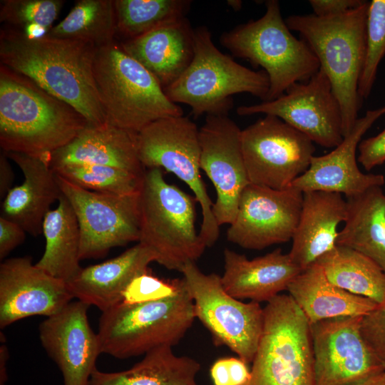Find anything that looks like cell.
<instances>
[{"instance_id": "5b68a950", "label": "cell", "mask_w": 385, "mask_h": 385, "mask_svg": "<svg viewBox=\"0 0 385 385\" xmlns=\"http://www.w3.org/2000/svg\"><path fill=\"white\" fill-rule=\"evenodd\" d=\"M93 73L106 123L138 133L165 118L183 115L155 76L114 42L98 48Z\"/></svg>"}, {"instance_id": "277c9868", "label": "cell", "mask_w": 385, "mask_h": 385, "mask_svg": "<svg viewBox=\"0 0 385 385\" xmlns=\"http://www.w3.org/2000/svg\"><path fill=\"white\" fill-rule=\"evenodd\" d=\"M195 197L168 183L161 168L145 169L139 190V240L155 262L180 272L207 247L195 228Z\"/></svg>"}, {"instance_id": "484cf974", "label": "cell", "mask_w": 385, "mask_h": 385, "mask_svg": "<svg viewBox=\"0 0 385 385\" xmlns=\"http://www.w3.org/2000/svg\"><path fill=\"white\" fill-rule=\"evenodd\" d=\"M347 215L341 193L321 190L303 192L299 222L289 255L302 270L337 245L340 222Z\"/></svg>"}, {"instance_id": "e575fe53", "label": "cell", "mask_w": 385, "mask_h": 385, "mask_svg": "<svg viewBox=\"0 0 385 385\" xmlns=\"http://www.w3.org/2000/svg\"><path fill=\"white\" fill-rule=\"evenodd\" d=\"M385 56V0L369 1L366 20V52L359 81L358 93L361 100L371 93L379 65Z\"/></svg>"}, {"instance_id": "7bdbcfd3", "label": "cell", "mask_w": 385, "mask_h": 385, "mask_svg": "<svg viewBox=\"0 0 385 385\" xmlns=\"http://www.w3.org/2000/svg\"><path fill=\"white\" fill-rule=\"evenodd\" d=\"M14 174L9 158L3 152L0 155V197L4 199L12 186Z\"/></svg>"}, {"instance_id": "8992f818", "label": "cell", "mask_w": 385, "mask_h": 385, "mask_svg": "<svg viewBox=\"0 0 385 385\" xmlns=\"http://www.w3.org/2000/svg\"><path fill=\"white\" fill-rule=\"evenodd\" d=\"M265 6L261 18L224 32L220 42L235 56L264 68L270 80L265 101H270L292 84L307 81L320 64L306 41L290 31L282 17L279 1L268 0Z\"/></svg>"}, {"instance_id": "f35d334b", "label": "cell", "mask_w": 385, "mask_h": 385, "mask_svg": "<svg viewBox=\"0 0 385 385\" xmlns=\"http://www.w3.org/2000/svg\"><path fill=\"white\" fill-rule=\"evenodd\" d=\"M247 364L239 357L216 360L210 369L213 385H247L251 377Z\"/></svg>"}, {"instance_id": "30bf717a", "label": "cell", "mask_w": 385, "mask_h": 385, "mask_svg": "<svg viewBox=\"0 0 385 385\" xmlns=\"http://www.w3.org/2000/svg\"><path fill=\"white\" fill-rule=\"evenodd\" d=\"M136 143L138 158L145 169L161 168L173 173L194 193L202 217L199 235L207 247H212L219 237L220 227L201 177L196 124L183 115L161 118L138 132Z\"/></svg>"}, {"instance_id": "d6986e66", "label": "cell", "mask_w": 385, "mask_h": 385, "mask_svg": "<svg viewBox=\"0 0 385 385\" xmlns=\"http://www.w3.org/2000/svg\"><path fill=\"white\" fill-rule=\"evenodd\" d=\"M89 307L71 301L38 327L41 343L60 369L63 385H88L101 354L97 333L88 322Z\"/></svg>"}, {"instance_id": "8fae6325", "label": "cell", "mask_w": 385, "mask_h": 385, "mask_svg": "<svg viewBox=\"0 0 385 385\" xmlns=\"http://www.w3.org/2000/svg\"><path fill=\"white\" fill-rule=\"evenodd\" d=\"M193 301L195 318L207 329L216 346H226L247 364L255 356L264 326L260 303L243 302L224 289L221 277L205 274L195 262L180 270Z\"/></svg>"}, {"instance_id": "b9f144b4", "label": "cell", "mask_w": 385, "mask_h": 385, "mask_svg": "<svg viewBox=\"0 0 385 385\" xmlns=\"http://www.w3.org/2000/svg\"><path fill=\"white\" fill-rule=\"evenodd\" d=\"M363 0H310L314 14L317 16H333L354 9L364 3Z\"/></svg>"}, {"instance_id": "ab89813d", "label": "cell", "mask_w": 385, "mask_h": 385, "mask_svg": "<svg viewBox=\"0 0 385 385\" xmlns=\"http://www.w3.org/2000/svg\"><path fill=\"white\" fill-rule=\"evenodd\" d=\"M358 162L366 170L385 163V128L378 135L361 140Z\"/></svg>"}, {"instance_id": "52a82bcc", "label": "cell", "mask_w": 385, "mask_h": 385, "mask_svg": "<svg viewBox=\"0 0 385 385\" xmlns=\"http://www.w3.org/2000/svg\"><path fill=\"white\" fill-rule=\"evenodd\" d=\"M195 319L194 303L183 279L171 297L138 304L120 302L103 312L97 332L101 354L125 359L161 346H173Z\"/></svg>"}, {"instance_id": "bcb514c9", "label": "cell", "mask_w": 385, "mask_h": 385, "mask_svg": "<svg viewBox=\"0 0 385 385\" xmlns=\"http://www.w3.org/2000/svg\"><path fill=\"white\" fill-rule=\"evenodd\" d=\"M227 4L236 11L240 9L242 6L241 1H227Z\"/></svg>"}, {"instance_id": "44dd1931", "label": "cell", "mask_w": 385, "mask_h": 385, "mask_svg": "<svg viewBox=\"0 0 385 385\" xmlns=\"http://www.w3.org/2000/svg\"><path fill=\"white\" fill-rule=\"evenodd\" d=\"M24 175L21 184L14 186L3 199L1 217L21 226L34 237L42 233L43 222L53 203L63 195L49 158L21 153L4 152Z\"/></svg>"}, {"instance_id": "6da1fadb", "label": "cell", "mask_w": 385, "mask_h": 385, "mask_svg": "<svg viewBox=\"0 0 385 385\" xmlns=\"http://www.w3.org/2000/svg\"><path fill=\"white\" fill-rule=\"evenodd\" d=\"M97 48L47 34L31 37L8 26L0 31L1 64L68 103L93 125L106 123L93 65Z\"/></svg>"}, {"instance_id": "4fadbf2b", "label": "cell", "mask_w": 385, "mask_h": 385, "mask_svg": "<svg viewBox=\"0 0 385 385\" xmlns=\"http://www.w3.org/2000/svg\"><path fill=\"white\" fill-rule=\"evenodd\" d=\"M56 178L78 222L81 260L102 257L113 247L138 242L139 192H94Z\"/></svg>"}, {"instance_id": "7a4b0ae2", "label": "cell", "mask_w": 385, "mask_h": 385, "mask_svg": "<svg viewBox=\"0 0 385 385\" xmlns=\"http://www.w3.org/2000/svg\"><path fill=\"white\" fill-rule=\"evenodd\" d=\"M88 124L68 103L1 64L0 146L3 152L49 158Z\"/></svg>"}, {"instance_id": "cb8c5ba5", "label": "cell", "mask_w": 385, "mask_h": 385, "mask_svg": "<svg viewBox=\"0 0 385 385\" xmlns=\"http://www.w3.org/2000/svg\"><path fill=\"white\" fill-rule=\"evenodd\" d=\"M163 87L173 84L187 69L195 53L194 29L185 17L120 43Z\"/></svg>"}, {"instance_id": "8d00e7d4", "label": "cell", "mask_w": 385, "mask_h": 385, "mask_svg": "<svg viewBox=\"0 0 385 385\" xmlns=\"http://www.w3.org/2000/svg\"><path fill=\"white\" fill-rule=\"evenodd\" d=\"M183 279H160L148 270L132 280L123 294L121 302L138 304L167 298L180 289Z\"/></svg>"}, {"instance_id": "ac0fdd59", "label": "cell", "mask_w": 385, "mask_h": 385, "mask_svg": "<svg viewBox=\"0 0 385 385\" xmlns=\"http://www.w3.org/2000/svg\"><path fill=\"white\" fill-rule=\"evenodd\" d=\"M73 299L66 282L38 267L31 257L0 265L1 329L31 316H53Z\"/></svg>"}, {"instance_id": "1f68e13d", "label": "cell", "mask_w": 385, "mask_h": 385, "mask_svg": "<svg viewBox=\"0 0 385 385\" xmlns=\"http://www.w3.org/2000/svg\"><path fill=\"white\" fill-rule=\"evenodd\" d=\"M116 32L114 0H78L47 34L86 42L98 48L113 43Z\"/></svg>"}, {"instance_id": "e0dca14e", "label": "cell", "mask_w": 385, "mask_h": 385, "mask_svg": "<svg viewBox=\"0 0 385 385\" xmlns=\"http://www.w3.org/2000/svg\"><path fill=\"white\" fill-rule=\"evenodd\" d=\"M241 132L227 115H207L199 128L200 169L216 191L212 213L220 227L234 221L241 195L250 184L242 151Z\"/></svg>"}, {"instance_id": "4dcf8cb0", "label": "cell", "mask_w": 385, "mask_h": 385, "mask_svg": "<svg viewBox=\"0 0 385 385\" xmlns=\"http://www.w3.org/2000/svg\"><path fill=\"white\" fill-rule=\"evenodd\" d=\"M329 282L377 304L385 300V273L370 258L349 247L336 245L315 262Z\"/></svg>"}, {"instance_id": "f1b7e54d", "label": "cell", "mask_w": 385, "mask_h": 385, "mask_svg": "<svg viewBox=\"0 0 385 385\" xmlns=\"http://www.w3.org/2000/svg\"><path fill=\"white\" fill-rule=\"evenodd\" d=\"M128 369L93 371L88 385H198L200 364L188 356H178L170 346H161L144 354Z\"/></svg>"}, {"instance_id": "f546056e", "label": "cell", "mask_w": 385, "mask_h": 385, "mask_svg": "<svg viewBox=\"0 0 385 385\" xmlns=\"http://www.w3.org/2000/svg\"><path fill=\"white\" fill-rule=\"evenodd\" d=\"M42 233L46 247L36 265L54 277L66 282L69 281L82 268L81 233L76 214L63 195L58 200L57 207L46 215Z\"/></svg>"}, {"instance_id": "d590c367", "label": "cell", "mask_w": 385, "mask_h": 385, "mask_svg": "<svg viewBox=\"0 0 385 385\" xmlns=\"http://www.w3.org/2000/svg\"><path fill=\"white\" fill-rule=\"evenodd\" d=\"M64 3L63 0H3L0 21L21 31L38 26L48 32Z\"/></svg>"}, {"instance_id": "ee69618b", "label": "cell", "mask_w": 385, "mask_h": 385, "mask_svg": "<svg viewBox=\"0 0 385 385\" xmlns=\"http://www.w3.org/2000/svg\"><path fill=\"white\" fill-rule=\"evenodd\" d=\"M9 353L7 346L3 344L0 346V385H5L8 380L7 361Z\"/></svg>"}, {"instance_id": "3957f363", "label": "cell", "mask_w": 385, "mask_h": 385, "mask_svg": "<svg viewBox=\"0 0 385 385\" xmlns=\"http://www.w3.org/2000/svg\"><path fill=\"white\" fill-rule=\"evenodd\" d=\"M369 1L333 16L294 14L284 21L309 46L327 76L342 110L344 137L359 118L362 100L359 81L366 52V20Z\"/></svg>"}, {"instance_id": "ba28073f", "label": "cell", "mask_w": 385, "mask_h": 385, "mask_svg": "<svg viewBox=\"0 0 385 385\" xmlns=\"http://www.w3.org/2000/svg\"><path fill=\"white\" fill-rule=\"evenodd\" d=\"M195 53L184 73L164 89L173 103L191 108L195 118L207 115H227L232 108V96L248 93L267 100L270 80L263 71L242 66L222 53L213 43L209 29H194Z\"/></svg>"}, {"instance_id": "9a60e30c", "label": "cell", "mask_w": 385, "mask_h": 385, "mask_svg": "<svg viewBox=\"0 0 385 385\" xmlns=\"http://www.w3.org/2000/svg\"><path fill=\"white\" fill-rule=\"evenodd\" d=\"M362 317H341L310 324L315 385H357L385 370L365 341Z\"/></svg>"}, {"instance_id": "836d02e7", "label": "cell", "mask_w": 385, "mask_h": 385, "mask_svg": "<svg viewBox=\"0 0 385 385\" xmlns=\"http://www.w3.org/2000/svg\"><path fill=\"white\" fill-rule=\"evenodd\" d=\"M53 170L81 188L116 195L139 192L143 174L98 165H68Z\"/></svg>"}, {"instance_id": "74e56055", "label": "cell", "mask_w": 385, "mask_h": 385, "mask_svg": "<svg viewBox=\"0 0 385 385\" xmlns=\"http://www.w3.org/2000/svg\"><path fill=\"white\" fill-rule=\"evenodd\" d=\"M361 330L369 347L385 365V300L362 317Z\"/></svg>"}, {"instance_id": "5bb4252c", "label": "cell", "mask_w": 385, "mask_h": 385, "mask_svg": "<svg viewBox=\"0 0 385 385\" xmlns=\"http://www.w3.org/2000/svg\"><path fill=\"white\" fill-rule=\"evenodd\" d=\"M237 113L277 116L313 143L327 148H336L344 139L340 104L330 81L320 68L307 81L292 84L277 98L241 106Z\"/></svg>"}, {"instance_id": "4316f807", "label": "cell", "mask_w": 385, "mask_h": 385, "mask_svg": "<svg viewBox=\"0 0 385 385\" xmlns=\"http://www.w3.org/2000/svg\"><path fill=\"white\" fill-rule=\"evenodd\" d=\"M287 290L310 324L336 317H363L379 304L334 285L317 263L295 277Z\"/></svg>"}, {"instance_id": "f6af8a7d", "label": "cell", "mask_w": 385, "mask_h": 385, "mask_svg": "<svg viewBox=\"0 0 385 385\" xmlns=\"http://www.w3.org/2000/svg\"><path fill=\"white\" fill-rule=\"evenodd\" d=\"M357 385H385V370Z\"/></svg>"}, {"instance_id": "d6a6232c", "label": "cell", "mask_w": 385, "mask_h": 385, "mask_svg": "<svg viewBox=\"0 0 385 385\" xmlns=\"http://www.w3.org/2000/svg\"><path fill=\"white\" fill-rule=\"evenodd\" d=\"M190 0H114L117 32L134 38L183 18Z\"/></svg>"}, {"instance_id": "7c38bea8", "label": "cell", "mask_w": 385, "mask_h": 385, "mask_svg": "<svg viewBox=\"0 0 385 385\" xmlns=\"http://www.w3.org/2000/svg\"><path fill=\"white\" fill-rule=\"evenodd\" d=\"M241 145L250 183L277 190L292 186L315 151L309 138L272 115L242 130Z\"/></svg>"}, {"instance_id": "603a6c76", "label": "cell", "mask_w": 385, "mask_h": 385, "mask_svg": "<svg viewBox=\"0 0 385 385\" xmlns=\"http://www.w3.org/2000/svg\"><path fill=\"white\" fill-rule=\"evenodd\" d=\"M153 262V253L138 242L114 258L82 267L66 283L73 298L89 306L94 305L103 312L122 302L129 284L147 272Z\"/></svg>"}, {"instance_id": "9c48e42d", "label": "cell", "mask_w": 385, "mask_h": 385, "mask_svg": "<svg viewBox=\"0 0 385 385\" xmlns=\"http://www.w3.org/2000/svg\"><path fill=\"white\" fill-rule=\"evenodd\" d=\"M264 309V326L247 385H315L310 324L289 294Z\"/></svg>"}, {"instance_id": "7402d4cb", "label": "cell", "mask_w": 385, "mask_h": 385, "mask_svg": "<svg viewBox=\"0 0 385 385\" xmlns=\"http://www.w3.org/2000/svg\"><path fill=\"white\" fill-rule=\"evenodd\" d=\"M223 256L222 284L227 293L237 299L267 303L287 290L302 271L280 248L252 260L228 248Z\"/></svg>"}, {"instance_id": "83f0119b", "label": "cell", "mask_w": 385, "mask_h": 385, "mask_svg": "<svg viewBox=\"0 0 385 385\" xmlns=\"http://www.w3.org/2000/svg\"><path fill=\"white\" fill-rule=\"evenodd\" d=\"M347 215L336 245L353 249L385 273V194L375 186L347 197Z\"/></svg>"}, {"instance_id": "d4e9b609", "label": "cell", "mask_w": 385, "mask_h": 385, "mask_svg": "<svg viewBox=\"0 0 385 385\" xmlns=\"http://www.w3.org/2000/svg\"><path fill=\"white\" fill-rule=\"evenodd\" d=\"M137 133L105 123L88 124L76 138L53 152L49 158L53 170L68 165L111 166L142 175Z\"/></svg>"}, {"instance_id": "2e32d148", "label": "cell", "mask_w": 385, "mask_h": 385, "mask_svg": "<svg viewBox=\"0 0 385 385\" xmlns=\"http://www.w3.org/2000/svg\"><path fill=\"white\" fill-rule=\"evenodd\" d=\"M302 201L303 192L293 186L277 190L249 184L227 230V240L254 250L289 241L299 222Z\"/></svg>"}, {"instance_id": "ffe728a7", "label": "cell", "mask_w": 385, "mask_h": 385, "mask_svg": "<svg viewBox=\"0 0 385 385\" xmlns=\"http://www.w3.org/2000/svg\"><path fill=\"white\" fill-rule=\"evenodd\" d=\"M385 114V106L367 111L355 122L350 133L330 153L312 158L308 170L292 186L302 192L321 190L344 194L346 197L360 195L385 183L381 174H364L357 165L356 150L363 135Z\"/></svg>"}, {"instance_id": "60d3db41", "label": "cell", "mask_w": 385, "mask_h": 385, "mask_svg": "<svg viewBox=\"0 0 385 385\" xmlns=\"http://www.w3.org/2000/svg\"><path fill=\"white\" fill-rule=\"evenodd\" d=\"M26 233L18 224L0 216L1 260L24 241Z\"/></svg>"}]
</instances>
